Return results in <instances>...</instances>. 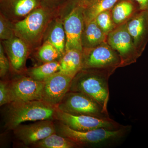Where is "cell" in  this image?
<instances>
[{
    "mask_svg": "<svg viewBox=\"0 0 148 148\" xmlns=\"http://www.w3.org/2000/svg\"><path fill=\"white\" fill-rule=\"evenodd\" d=\"M47 41L56 48L61 57L64 56L66 52V35L63 23L58 21L53 24Z\"/></svg>",
    "mask_w": 148,
    "mask_h": 148,
    "instance_id": "21",
    "label": "cell"
},
{
    "mask_svg": "<svg viewBox=\"0 0 148 148\" xmlns=\"http://www.w3.org/2000/svg\"><path fill=\"white\" fill-rule=\"evenodd\" d=\"M107 35L101 30L95 19L84 23L82 35L83 49L92 48L106 42Z\"/></svg>",
    "mask_w": 148,
    "mask_h": 148,
    "instance_id": "16",
    "label": "cell"
},
{
    "mask_svg": "<svg viewBox=\"0 0 148 148\" xmlns=\"http://www.w3.org/2000/svg\"></svg>",
    "mask_w": 148,
    "mask_h": 148,
    "instance_id": "31",
    "label": "cell"
},
{
    "mask_svg": "<svg viewBox=\"0 0 148 148\" xmlns=\"http://www.w3.org/2000/svg\"><path fill=\"white\" fill-rule=\"evenodd\" d=\"M60 68V62L56 61L48 62L31 69L28 72V75L35 80L44 82L52 75L59 72Z\"/></svg>",
    "mask_w": 148,
    "mask_h": 148,
    "instance_id": "22",
    "label": "cell"
},
{
    "mask_svg": "<svg viewBox=\"0 0 148 148\" xmlns=\"http://www.w3.org/2000/svg\"><path fill=\"white\" fill-rule=\"evenodd\" d=\"M114 72L113 70L82 69L72 80L70 90L84 93L108 112L109 80Z\"/></svg>",
    "mask_w": 148,
    "mask_h": 148,
    "instance_id": "2",
    "label": "cell"
},
{
    "mask_svg": "<svg viewBox=\"0 0 148 148\" xmlns=\"http://www.w3.org/2000/svg\"><path fill=\"white\" fill-rule=\"evenodd\" d=\"M38 56L39 59L44 63L56 61L61 57L56 48L48 41L39 49Z\"/></svg>",
    "mask_w": 148,
    "mask_h": 148,
    "instance_id": "23",
    "label": "cell"
},
{
    "mask_svg": "<svg viewBox=\"0 0 148 148\" xmlns=\"http://www.w3.org/2000/svg\"><path fill=\"white\" fill-rule=\"evenodd\" d=\"M73 78L60 72L44 81L41 101L56 108L69 90Z\"/></svg>",
    "mask_w": 148,
    "mask_h": 148,
    "instance_id": "11",
    "label": "cell"
},
{
    "mask_svg": "<svg viewBox=\"0 0 148 148\" xmlns=\"http://www.w3.org/2000/svg\"><path fill=\"white\" fill-rule=\"evenodd\" d=\"M41 3L40 0H1V14L12 22H16L39 7Z\"/></svg>",
    "mask_w": 148,
    "mask_h": 148,
    "instance_id": "14",
    "label": "cell"
},
{
    "mask_svg": "<svg viewBox=\"0 0 148 148\" xmlns=\"http://www.w3.org/2000/svg\"><path fill=\"white\" fill-rule=\"evenodd\" d=\"M56 109L41 100L11 102L5 110V127L13 130L25 122L52 120L54 119Z\"/></svg>",
    "mask_w": 148,
    "mask_h": 148,
    "instance_id": "3",
    "label": "cell"
},
{
    "mask_svg": "<svg viewBox=\"0 0 148 148\" xmlns=\"http://www.w3.org/2000/svg\"><path fill=\"white\" fill-rule=\"evenodd\" d=\"M83 9L78 3L64 19L63 24L66 35V51L71 49L83 51L82 35L84 24Z\"/></svg>",
    "mask_w": 148,
    "mask_h": 148,
    "instance_id": "9",
    "label": "cell"
},
{
    "mask_svg": "<svg viewBox=\"0 0 148 148\" xmlns=\"http://www.w3.org/2000/svg\"><path fill=\"white\" fill-rule=\"evenodd\" d=\"M119 0H95L83 8L84 23L94 20L98 14L111 10Z\"/></svg>",
    "mask_w": 148,
    "mask_h": 148,
    "instance_id": "19",
    "label": "cell"
},
{
    "mask_svg": "<svg viewBox=\"0 0 148 148\" xmlns=\"http://www.w3.org/2000/svg\"><path fill=\"white\" fill-rule=\"evenodd\" d=\"M82 56V69L115 71L121 68L119 55L107 42L92 48L83 49Z\"/></svg>",
    "mask_w": 148,
    "mask_h": 148,
    "instance_id": "6",
    "label": "cell"
},
{
    "mask_svg": "<svg viewBox=\"0 0 148 148\" xmlns=\"http://www.w3.org/2000/svg\"><path fill=\"white\" fill-rule=\"evenodd\" d=\"M58 135L70 139L79 148H110L122 143L130 132L132 126L123 125L117 130L99 128L86 131H77L58 121L55 123Z\"/></svg>",
    "mask_w": 148,
    "mask_h": 148,
    "instance_id": "1",
    "label": "cell"
},
{
    "mask_svg": "<svg viewBox=\"0 0 148 148\" xmlns=\"http://www.w3.org/2000/svg\"><path fill=\"white\" fill-rule=\"evenodd\" d=\"M54 119L77 131L86 132L99 128L117 130L124 125L110 118H101L90 116L71 114L56 109Z\"/></svg>",
    "mask_w": 148,
    "mask_h": 148,
    "instance_id": "7",
    "label": "cell"
},
{
    "mask_svg": "<svg viewBox=\"0 0 148 148\" xmlns=\"http://www.w3.org/2000/svg\"><path fill=\"white\" fill-rule=\"evenodd\" d=\"M56 108L71 114L110 118L108 112L101 105L81 92L69 90Z\"/></svg>",
    "mask_w": 148,
    "mask_h": 148,
    "instance_id": "5",
    "label": "cell"
},
{
    "mask_svg": "<svg viewBox=\"0 0 148 148\" xmlns=\"http://www.w3.org/2000/svg\"><path fill=\"white\" fill-rule=\"evenodd\" d=\"M131 0H119L111 9V14L116 27L126 23L140 11Z\"/></svg>",
    "mask_w": 148,
    "mask_h": 148,
    "instance_id": "18",
    "label": "cell"
},
{
    "mask_svg": "<svg viewBox=\"0 0 148 148\" xmlns=\"http://www.w3.org/2000/svg\"><path fill=\"white\" fill-rule=\"evenodd\" d=\"M35 148H79L75 143L68 138L56 133L37 142L32 146Z\"/></svg>",
    "mask_w": 148,
    "mask_h": 148,
    "instance_id": "20",
    "label": "cell"
},
{
    "mask_svg": "<svg viewBox=\"0 0 148 148\" xmlns=\"http://www.w3.org/2000/svg\"><path fill=\"white\" fill-rule=\"evenodd\" d=\"M138 5L140 10H148V0H131Z\"/></svg>",
    "mask_w": 148,
    "mask_h": 148,
    "instance_id": "28",
    "label": "cell"
},
{
    "mask_svg": "<svg viewBox=\"0 0 148 148\" xmlns=\"http://www.w3.org/2000/svg\"><path fill=\"white\" fill-rule=\"evenodd\" d=\"M127 31L140 56L148 43V10H140L126 23Z\"/></svg>",
    "mask_w": 148,
    "mask_h": 148,
    "instance_id": "13",
    "label": "cell"
},
{
    "mask_svg": "<svg viewBox=\"0 0 148 148\" xmlns=\"http://www.w3.org/2000/svg\"><path fill=\"white\" fill-rule=\"evenodd\" d=\"M40 1L46 4L47 5H51L54 4L55 3H58L61 0H40Z\"/></svg>",
    "mask_w": 148,
    "mask_h": 148,
    "instance_id": "30",
    "label": "cell"
},
{
    "mask_svg": "<svg viewBox=\"0 0 148 148\" xmlns=\"http://www.w3.org/2000/svg\"><path fill=\"white\" fill-rule=\"evenodd\" d=\"M3 43L12 69L15 71H20L24 68L28 56V45L15 36L3 40Z\"/></svg>",
    "mask_w": 148,
    "mask_h": 148,
    "instance_id": "15",
    "label": "cell"
},
{
    "mask_svg": "<svg viewBox=\"0 0 148 148\" xmlns=\"http://www.w3.org/2000/svg\"><path fill=\"white\" fill-rule=\"evenodd\" d=\"M18 141L32 147L37 142L56 133L55 123L51 120L39 121L32 124H20L13 130Z\"/></svg>",
    "mask_w": 148,
    "mask_h": 148,
    "instance_id": "10",
    "label": "cell"
},
{
    "mask_svg": "<svg viewBox=\"0 0 148 148\" xmlns=\"http://www.w3.org/2000/svg\"><path fill=\"white\" fill-rule=\"evenodd\" d=\"M111 10L100 13L95 19L98 26L107 35L116 27L112 18Z\"/></svg>",
    "mask_w": 148,
    "mask_h": 148,
    "instance_id": "24",
    "label": "cell"
},
{
    "mask_svg": "<svg viewBox=\"0 0 148 148\" xmlns=\"http://www.w3.org/2000/svg\"><path fill=\"white\" fill-rule=\"evenodd\" d=\"M106 42L119 55L121 67L134 64L141 56L127 31L126 23L117 26L110 32L107 35Z\"/></svg>",
    "mask_w": 148,
    "mask_h": 148,
    "instance_id": "8",
    "label": "cell"
},
{
    "mask_svg": "<svg viewBox=\"0 0 148 148\" xmlns=\"http://www.w3.org/2000/svg\"><path fill=\"white\" fill-rule=\"evenodd\" d=\"M44 82L21 77L9 82L11 102L41 100Z\"/></svg>",
    "mask_w": 148,
    "mask_h": 148,
    "instance_id": "12",
    "label": "cell"
},
{
    "mask_svg": "<svg viewBox=\"0 0 148 148\" xmlns=\"http://www.w3.org/2000/svg\"><path fill=\"white\" fill-rule=\"evenodd\" d=\"M94 1L95 0H79L78 3L83 7L84 8Z\"/></svg>",
    "mask_w": 148,
    "mask_h": 148,
    "instance_id": "29",
    "label": "cell"
},
{
    "mask_svg": "<svg viewBox=\"0 0 148 148\" xmlns=\"http://www.w3.org/2000/svg\"><path fill=\"white\" fill-rule=\"evenodd\" d=\"M11 103L9 83L3 81L0 82V106Z\"/></svg>",
    "mask_w": 148,
    "mask_h": 148,
    "instance_id": "26",
    "label": "cell"
},
{
    "mask_svg": "<svg viewBox=\"0 0 148 148\" xmlns=\"http://www.w3.org/2000/svg\"><path fill=\"white\" fill-rule=\"evenodd\" d=\"M10 62L8 58L5 54L4 48L1 44L0 45V76L4 77L8 73L10 68Z\"/></svg>",
    "mask_w": 148,
    "mask_h": 148,
    "instance_id": "27",
    "label": "cell"
},
{
    "mask_svg": "<svg viewBox=\"0 0 148 148\" xmlns=\"http://www.w3.org/2000/svg\"><path fill=\"white\" fill-rule=\"evenodd\" d=\"M15 36L13 24L2 14L0 15V38L3 40L10 39Z\"/></svg>",
    "mask_w": 148,
    "mask_h": 148,
    "instance_id": "25",
    "label": "cell"
},
{
    "mask_svg": "<svg viewBox=\"0 0 148 148\" xmlns=\"http://www.w3.org/2000/svg\"><path fill=\"white\" fill-rule=\"evenodd\" d=\"M50 17L46 9L38 7L20 21L14 22V35L28 45H34L41 38Z\"/></svg>",
    "mask_w": 148,
    "mask_h": 148,
    "instance_id": "4",
    "label": "cell"
},
{
    "mask_svg": "<svg viewBox=\"0 0 148 148\" xmlns=\"http://www.w3.org/2000/svg\"><path fill=\"white\" fill-rule=\"evenodd\" d=\"M82 52L77 49L66 51L60 61L59 72L74 78L82 69Z\"/></svg>",
    "mask_w": 148,
    "mask_h": 148,
    "instance_id": "17",
    "label": "cell"
}]
</instances>
